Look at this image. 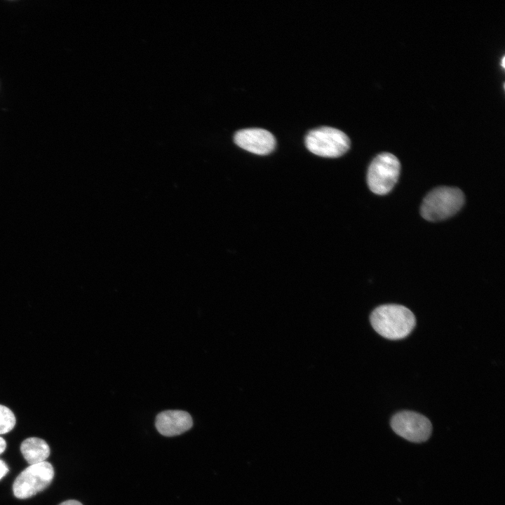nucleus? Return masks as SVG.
I'll list each match as a JSON object with an SVG mask.
<instances>
[{"instance_id": "obj_7", "label": "nucleus", "mask_w": 505, "mask_h": 505, "mask_svg": "<svg viewBox=\"0 0 505 505\" xmlns=\"http://www.w3.org/2000/svg\"><path fill=\"white\" fill-rule=\"evenodd\" d=\"M234 140L242 149L259 155L271 153L276 145V139L273 134L260 128L239 130L235 133Z\"/></svg>"}, {"instance_id": "obj_8", "label": "nucleus", "mask_w": 505, "mask_h": 505, "mask_svg": "<svg viewBox=\"0 0 505 505\" xmlns=\"http://www.w3.org/2000/svg\"><path fill=\"white\" fill-rule=\"evenodd\" d=\"M191 415L183 410H165L157 415L155 426L158 431L164 436L180 435L192 427Z\"/></svg>"}, {"instance_id": "obj_6", "label": "nucleus", "mask_w": 505, "mask_h": 505, "mask_svg": "<svg viewBox=\"0 0 505 505\" xmlns=\"http://www.w3.org/2000/svg\"><path fill=\"white\" fill-rule=\"evenodd\" d=\"M391 426L396 434L415 443L428 440L432 431L431 423L427 417L408 410L395 414L391 419Z\"/></svg>"}, {"instance_id": "obj_13", "label": "nucleus", "mask_w": 505, "mask_h": 505, "mask_svg": "<svg viewBox=\"0 0 505 505\" xmlns=\"http://www.w3.org/2000/svg\"><path fill=\"white\" fill-rule=\"evenodd\" d=\"M6 447V440L0 436V454L3 453Z\"/></svg>"}, {"instance_id": "obj_1", "label": "nucleus", "mask_w": 505, "mask_h": 505, "mask_svg": "<svg viewBox=\"0 0 505 505\" xmlns=\"http://www.w3.org/2000/svg\"><path fill=\"white\" fill-rule=\"evenodd\" d=\"M374 330L389 339H400L414 329L416 320L413 313L399 304H384L375 309L370 315Z\"/></svg>"}, {"instance_id": "obj_14", "label": "nucleus", "mask_w": 505, "mask_h": 505, "mask_svg": "<svg viewBox=\"0 0 505 505\" xmlns=\"http://www.w3.org/2000/svg\"><path fill=\"white\" fill-rule=\"evenodd\" d=\"M504 59H505V57L504 56V57L502 58V60H501V65H502V67H504Z\"/></svg>"}, {"instance_id": "obj_2", "label": "nucleus", "mask_w": 505, "mask_h": 505, "mask_svg": "<svg viewBox=\"0 0 505 505\" xmlns=\"http://www.w3.org/2000/svg\"><path fill=\"white\" fill-rule=\"evenodd\" d=\"M464 203V196L460 189L440 187L425 196L421 206V215L428 221L443 220L456 214Z\"/></svg>"}, {"instance_id": "obj_5", "label": "nucleus", "mask_w": 505, "mask_h": 505, "mask_svg": "<svg viewBox=\"0 0 505 505\" xmlns=\"http://www.w3.org/2000/svg\"><path fill=\"white\" fill-rule=\"evenodd\" d=\"M54 469L48 462L32 464L23 470L13 484V492L18 499L32 497L45 490L52 482Z\"/></svg>"}, {"instance_id": "obj_11", "label": "nucleus", "mask_w": 505, "mask_h": 505, "mask_svg": "<svg viewBox=\"0 0 505 505\" xmlns=\"http://www.w3.org/2000/svg\"><path fill=\"white\" fill-rule=\"evenodd\" d=\"M8 471L9 469L6 462L4 460L0 459V480L7 474Z\"/></svg>"}, {"instance_id": "obj_4", "label": "nucleus", "mask_w": 505, "mask_h": 505, "mask_svg": "<svg viewBox=\"0 0 505 505\" xmlns=\"http://www.w3.org/2000/svg\"><path fill=\"white\" fill-rule=\"evenodd\" d=\"M400 170L399 160L391 153L378 154L368 170L367 182L370 189L378 195L388 194L396 184Z\"/></svg>"}, {"instance_id": "obj_3", "label": "nucleus", "mask_w": 505, "mask_h": 505, "mask_svg": "<svg viewBox=\"0 0 505 505\" xmlns=\"http://www.w3.org/2000/svg\"><path fill=\"white\" fill-rule=\"evenodd\" d=\"M305 145L316 155L335 158L347 152L350 147V140L346 133L337 128L321 126L307 133Z\"/></svg>"}, {"instance_id": "obj_9", "label": "nucleus", "mask_w": 505, "mask_h": 505, "mask_svg": "<svg viewBox=\"0 0 505 505\" xmlns=\"http://www.w3.org/2000/svg\"><path fill=\"white\" fill-rule=\"evenodd\" d=\"M20 451L25 459L30 465L45 462L50 455V447L39 438L31 437L22 441Z\"/></svg>"}, {"instance_id": "obj_10", "label": "nucleus", "mask_w": 505, "mask_h": 505, "mask_svg": "<svg viewBox=\"0 0 505 505\" xmlns=\"http://www.w3.org/2000/svg\"><path fill=\"white\" fill-rule=\"evenodd\" d=\"M16 422L13 412L8 407L0 405V434L7 433L15 426Z\"/></svg>"}, {"instance_id": "obj_12", "label": "nucleus", "mask_w": 505, "mask_h": 505, "mask_svg": "<svg viewBox=\"0 0 505 505\" xmlns=\"http://www.w3.org/2000/svg\"><path fill=\"white\" fill-rule=\"evenodd\" d=\"M59 505H83L80 501L74 499L67 500Z\"/></svg>"}]
</instances>
